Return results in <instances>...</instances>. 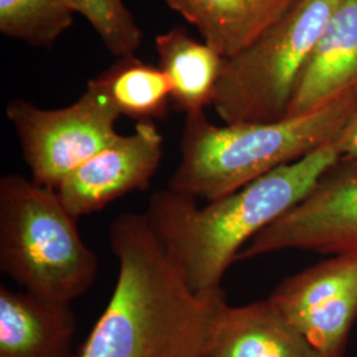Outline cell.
Instances as JSON below:
<instances>
[{"label":"cell","instance_id":"obj_10","mask_svg":"<svg viewBox=\"0 0 357 357\" xmlns=\"http://www.w3.org/2000/svg\"><path fill=\"white\" fill-rule=\"evenodd\" d=\"M355 88L357 0H342L307 60L294 91L287 116L314 112Z\"/></svg>","mask_w":357,"mask_h":357},{"label":"cell","instance_id":"obj_7","mask_svg":"<svg viewBox=\"0 0 357 357\" xmlns=\"http://www.w3.org/2000/svg\"><path fill=\"white\" fill-rule=\"evenodd\" d=\"M290 249L357 253V162L340 159L301 203L246 243L237 261Z\"/></svg>","mask_w":357,"mask_h":357},{"label":"cell","instance_id":"obj_8","mask_svg":"<svg viewBox=\"0 0 357 357\" xmlns=\"http://www.w3.org/2000/svg\"><path fill=\"white\" fill-rule=\"evenodd\" d=\"M268 299L321 356L344 357L357 320V253L284 278Z\"/></svg>","mask_w":357,"mask_h":357},{"label":"cell","instance_id":"obj_6","mask_svg":"<svg viewBox=\"0 0 357 357\" xmlns=\"http://www.w3.org/2000/svg\"><path fill=\"white\" fill-rule=\"evenodd\" d=\"M32 180L56 190L68 175L119 135L121 114L93 78L76 102L61 109H41L26 100L7 105Z\"/></svg>","mask_w":357,"mask_h":357},{"label":"cell","instance_id":"obj_9","mask_svg":"<svg viewBox=\"0 0 357 357\" xmlns=\"http://www.w3.org/2000/svg\"><path fill=\"white\" fill-rule=\"evenodd\" d=\"M163 158V135L153 122H139L76 168L56 188L75 218L102 211L116 199L146 191Z\"/></svg>","mask_w":357,"mask_h":357},{"label":"cell","instance_id":"obj_17","mask_svg":"<svg viewBox=\"0 0 357 357\" xmlns=\"http://www.w3.org/2000/svg\"><path fill=\"white\" fill-rule=\"evenodd\" d=\"M105 47L119 57L134 54L141 45L143 31L123 0H73Z\"/></svg>","mask_w":357,"mask_h":357},{"label":"cell","instance_id":"obj_4","mask_svg":"<svg viewBox=\"0 0 357 357\" xmlns=\"http://www.w3.org/2000/svg\"><path fill=\"white\" fill-rule=\"evenodd\" d=\"M0 270L26 293L72 305L96 281L98 257L56 190L13 174L0 180Z\"/></svg>","mask_w":357,"mask_h":357},{"label":"cell","instance_id":"obj_5","mask_svg":"<svg viewBox=\"0 0 357 357\" xmlns=\"http://www.w3.org/2000/svg\"><path fill=\"white\" fill-rule=\"evenodd\" d=\"M342 0H299L252 45L225 59L212 106L224 125L287 116L320 33Z\"/></svg>","mask_w":357,"mask_h":357},{"label":"cell","instance_id":"obj_2","mask_svg":"<svg viewBox=\"0 0 357 357\" xmlns=\"http://www.w3.org/2000/svg\"><path fill=\"white\" fill-rule=\"evenodd\" d=\"M342 155L332 141L204 206L169 188L153 192L144 215L196 293L221 281L252 238L301 203Z\"/></svg>","mask_w":357,"mask_h":357},{"label":"cell","instance_id":"obj_18","mask_svg":"<svg viewBox=\"0 0 357 357\" xmlns=\"http://www.w3.org/2000/svg\"><path fill=\"white\" fill-rule=\"evenodd\" d=\"M333 142L342 155V159L357 162V112Z\"/></svg>","mask_w":357,"mask_h":357},{"label":"cell","instance_id":"obj_12","mask_svg":"<svg viewBox=\"0 0 357 357\" xmlns=\"http://www.w3.org/2000/svg\"><path fill=\"white\" fill-rule=\"evenodd\" d=\"M205 357H323L268 299L225 308Z\"/></svg>","mask_w":357,"mask_h":357},{"label":"cell","instance_id":"obj_16","mask_svg":"<svg viewBox=\"0 0 357 357\" xmlns=\"http://www.w3.org/2000/svg\"><path fill=\"white\" fill-rule=\"evenodd\" d=\"M73 0H0V32L32 47L50 48L73 26Z\"/></svg>","mask_w":357,"mask_h":357},{"label":"cell","instance_id":"obj_13","mask_svg":"<svg viewBox=\"0 0 357 357\" xmlns=\"http://www.w3.org/2000/svg\"><path fill=\"white\" fill-rule=\"evenodd\" d=\"M197 28L204 43L230 59L252 45L299 0H165Z\"/></svg>","mask_w":357,"mask_h":357},{"label":"cell","instance_id":"obj_1","mask_svg":"<svg viewBox=\"0 0 357 357\" xmlns=\"http://www.w3.org/2000/svg\"><path fill=\"white\" fill-rule=\"evenodd\" d=\"M109 243L114 290L76 357H205L229 306L224 290L193 291L144 213L116 217Z\"/></svg>","mask_w":357,"mask_h":357},{"label":"cell","instance_id":"obj_3","mask_svg":"<svg viewBox=\"0 0 357 357\" xmlns=\"http://www.w3.org/2000/svg\"><path fill=\"white\" fill-rule=\"evenodd\" d=\"M357 112V88L307 114L270 123L217 126L204 112L185 115L181 158L168 187L213 202L336 139Z\"/></svg>","mask_w":357,"mask_h":357},{"label":"cell","instance_id":"obj_11","mask_svg":"<svg viewBox=\"0 0 357 357\" xmlns=\"http://www.w3.org/2000/svg\"><path fill=\"white\" fill-rule=\"evenodd\" d=\"M70 303L0 286V357H76Z\"/></svg>","mask_w":357,"mask_h":357},{"label":"cell","instance_id":"obj_15","mask_svg":"<svg viewBox=\"0 0 357 357\" xmlns=\"http://www.w3.org/2000/svg\"><path fill=\"white\" fill-rule=\"evenodd\" d=\"M121 115L139 122H153L166 116L171 86L160 66L147 64L128 54L94 78Z\"/></svg>","mask_w":357,"mask_h":357},{"label":"cell","instance_id":"obj_14","mask_svg":"<svg viewBox=\"0 0 357 357\" xmlns=\"http://www.w3.org/2000/svg\"><path fill=\"white\" fill-rule=\"evenodd\" d=\"M155 48L175 109L188 115L212 106L225 59L206 43L192 38L183 26L159 35Z\"/></svg>","mask_w":357,"mask_h":357}]
</instances>
